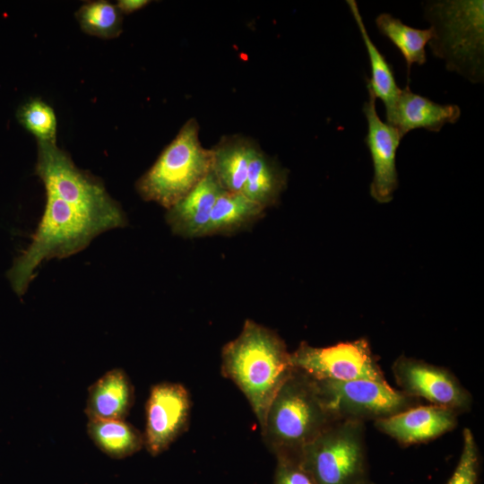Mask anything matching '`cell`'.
I'll use <instances>...</instances> for the list:
<instances>
[{
    "label": "cell",
    "instance_id": "cell-11",
    "mask_svg": "<svg viewBox=\"0 0 484 484\" xmlns=\"http://www.w3.org/2000/svg\"><path fill=\"white\" fill-rule=\"evenodd\" d=\"M367 88L368 99L363 106L367 122L365 143L370 151L374 169L370 194L378 203H385L393 199L398 187L395 158L402 135L395 127L380 119L376 108V99Z\"/></svg>",
    "mask_w": 484,
    "mask_h": 484
},
{
    "label": "cell",
    "instance_id": "cell-26",
    "mask_svg": "<svg viewBox=\"0 0 484 484\" xmlns=\"http://www.w3.org/2000/svg\"><path fill=\"white\" fill-rule=\"evenodd\" d=\"M149 4L147 0H120L117 6L122 13H131L142 9Z\"/></svg>",
    "mask_w": 484,
    "mask_h": 484
},
{
    "label": "cell",
    "instance_id": "cell-18",
    "mask_svg": "<svg viewBox=\"0 0 484 484\" xmlns=\"http://www.w3.org/2000/svg\"><path fill=\"white\" fill-rule=\"evenodd\" d=\"M346 3L360 31L369 57L371 79L366 78L367 87L372 91L376 99L382 100L385 107V116L388 117L394 108L402 89L397 85L391 65L371 40L356 1L347 0Z\"/></svg>",
    "mask_w": 484,
    "mask_h": 484
},
{
    "label": "cell",
    "instance_id": "cell-17",
    "mask_svg": "<svg viewBox=\"0 0 484 484\" xmlns=\"http://www.w3.org/2000/svg\"><path fill=\"white\" fill-rule=\"evenodd\" d=\"M287 171L257 145L248 167L242 193L263 208L274 204L287 184Z\"/></svg>",
    "mask_w": 484,
    "mask_h": 484
},
{
    "label": "cell",
    "instance_id": "cell-24",
    "mask_svg": "<svg viewBox=\"0 0 484 484\" xmlns=\"http://www.w3.org/2000/svg\"><path fill=\"white\" fill-rule=\"evenodd\" d=\"M479 472V454L473 434L462 432V449L458 464L447 484H476Z\"/></svg>",
    "mask_w": 484,
    "mask_h": 484
},
{
    "label": "cell",
    "instance_id": "cell-2",
    "mask_svg": "<svg viewBox=\"0 0 484 484\" xmlns=\"http://www.w3.org/2000/svg\"><path fill=\"white\" fill-rule=\"evenodd\" d=\"M336 420L315 381L294 368L272 400L260 428L276 459L298 460L303 448Z\"/></svg>",
    "mask_w": 484,
    "mask_h": 484
},
{
    "label": "cell",
    "instance_id": "cell-9",
    "mask_svg": "<svg viewBox=\"0 0 484 484\" xmlns=\"http://www.w3.org/2000/svg\"><path fill=\"white\" fill-rule=\"evenodd\" d=\"M191 402L186 388L178 383L162 382L151 388L146 402L144 446L157 456L186 430Z\"/></svg>",
    "mask_w": 484,
    "mask_h": 484
},
{
    "label": "cell",
    "instance_id": "cell-5",
    "mask_svg": "<svg viewBox=\"0 0 484 484\" xmlns=\"http://www.w3.org/2000/svg\"><path fill=\"white\" fill-rule=\"evenodd\" d=\"M298 462L316 484L365 480L363 428L359 420L333 422L306 445Z\"/></svg>",
    "mask_w": 484,
    "mask_h": 484
},
{
    "label": "cell",
    "instance_id": "cell-12",
    "mask_svg": "<svg viewBox=\"0 0 484 484\" xmlns=\"http://www.w3.org/2000/svg\"><path fill=\"white\" fill-rule=\"evenodd\" d=\"M454 411L431 405L407 409L376 419V428L402 444H415L435 438L454 428Z\"/></svg>",
    "mask_w": 484,
    "mask_h": 484
},
{
    "label": "cell",
    "instance_id": "cell-22",
    "mask_svg": "<svg viewBox=\"0 0 484 484\" xmlns=\"http://www.w3.org/2000/svg\"><path fill=\"white\" fill-rule=\"evenodd\" d=\"M75 15L82 30L91 35L111 39L122 30V13L117 4L108 1L88 2Z\"/></svg>",
    "mask_w": 484,
    "mask_h": 484
},
{
    "label": "cell",
    "instance_id": "cell-1",
    "mask_svg": "<svg viewBox=\"0 0 484 484\" xmlns=\"http://www.w3.org/2000/svg\"><path fill=\"white\" fill-rule=\"evenodd\" d=\"M220 369L246 396L261 427L272 400L294 367L280 336L247 319L239 335L222 348Z\"/></svg>",
    "mask_w": 484,
    "mask_h": 484
},
{
    "label": "cell",
    "instance_id": "cell-16",
    "mask_svg": "<svg viewBox=\"0 0 484 484\" xmlns=\"http://www.w3.org/2000/svg\"><path fill=\"white\" fill-rule=\"evenodd\" d=\"M256 146L255 142L246 136L232 134L223 136L211 149V171L223 190L242 192Z\"/></svg>",
    "mask_w": 484,
    "mask_h": 484
},
{
    "label": "cell",
    "instance_id": "cell-20",
    "mask_svg": "<svg viewBox=\"0 0 484 484\" xmlns=\"http://www.w3.org/2000/svg\"><path fill=\"white\" fill-rule=\"evenodd\" d=\"M376 25L379 32L400 50L406 62L408 78L413 64L422 65L426 63L425 47L435 34L432 27L415 29L386 13L376 18Z\"/></svg>",
    "mask_w": 484,
    "mask_h": 484
},
{
    "label": "cell",
    "instance_id": "cell-6",
    "mask_svg": "<svg viewBox=\"0 0 484 484\" xmlns=\"http://www.w3.org/2000/svg\"><path fill=\"white\" fill-rule=\"evenodd\" d=\"M36 174L46 190L114 221L118 228L125 226L123 211L108 195L102 183L76 168L56 142H38Z\"/></svg>",
    "mask_w": 484,
    "mask_h": 484
},
{
    "label": "cell",
    "instance_id": "cell-25",
    "mask_svg": "<svg viewBox=\"0 0 484 484\" xmlns=\"http://www.w3.org/2000/svg\"><path fill=\"white\" fill-rule=\"evenodd\" d=\"M273 484H316L298 460L277 458Z\"/></svg>",
    "mask_w": 484,
    "mask_h": 484
},
{
    "label": "cell",
    "instance_id": "cell-27",
    "mask_svg": "<svg viewBox=\"0 0 484 484\" xmlns=\"http://www.w3.org/2000/svg\"><path fill=\"white\" fill-rule=\"evenodd\" d=\"M359 484H371V483H369L368 481H367V480H365L361 481V482L359 483Z\"/></svg>",
    "mask_w": 484,
    "mask_h": 484
},
{
    "label": "cell",
    "instance_id": "cell-3",
    "mask_svg": "<svg viewBox=\"0 0 484 484\" xmlns=\"http://www.w3.org/2000/svg\"><path fill=\"white\" fill-rule=\"evenodd\" d=\"M212 170V151L199 139V125L188 119L155 163L136 183L140 195L169 209Z\"/></svg>",
    "mask_w": 484,
    "mask_h": 484
},
{
    "label": "cell",
    "instance_id": "cell-13",
    "mask_svg": "<svg viewBox=\"0 0 484 484\" xmlns=\"http://www.w3.org/2000/svg\"><path fill=\"white\" fill-rule=\"evenodd\" d=\"M461 116L455 104H438L414 93L409 85L402 89L386 123L395 127L402 137L413 129L439 132L445 124H454Z\"/></svg>",
    "mask_w": 484,
    "mask_h": 484
},
{
    "label": "cell",
    "instance_id": "cell-21",
    "mask_svg": "<svg viewBox=\"0 0 484 484\" xmlns=\"http://www.w3.org/2000/svg\"><path fill=\"white\" fill-rule=\"evenodd\" d=\"M264 210L242 192L224 190L213 205L206 235L229 233L246 226L258 219Z\"/></svg>",
    "mask_w": 484,
    "mask_h": 484
},
{
    "label": "cell",
    "instance_id": "cell-23",
    "mask_svg": "<svg viewBox=\"0 0 484 484\" xmlns=\"http://www.w3.org/2000/svg\"><path fill=\"white\" fill-rule=\"evenodd\" d=\"M19 123L38 142H56V117L53 108L40 99H31L17 110Z\"/></svg>",
    "mask_w": 484,
    "mask_h": 484
},
{
    "label": "cell",
    "instance_id": "cell-10",
    "mask_svg": "<svg viewBox=\"0 0 484 484\" xmlns=\"http://www.w3.org/2000/svg\"><path fill=\"white\" fill-rule=\"evenodd\" d=\"M393 370L402 392L411 397H420L454 411L471 406L468 391L445 368L401 357L394 362Z\"/></svg>",
    "mask_w": 484,
    "mask_h": 484
},
{
    "label": "cell",
    "instance_id": "cell-14",
    "mask_svg": "<svg viewBox=\"0 0 484 484\" xmlns=\"http://www.w3.org/2000/svg\"><path fill=\"white\" fill-rule=\"evenodd\" d=\"M224 190L212 171L184 198L168 209L172 231L186 238L206 236L213 205Z\"/></svg>",
    "mask_w": 484,
    "mask_h": 484
},
{
    "label": "cell",
    "instance_id": "cell-8",
    "mask_svg": "<svg viewBox=\"0 0 484 484\" xmlns=\"http://www.w3.org/2000/svg\"><path fill=\"white\" fill-rule=\"evenodd\" d=\"M290 361L294 368L315 381L386 382L365 339L321 348L301 342L290 353Z\"/></svg>",
    "mask_w": 484,
    "mask_h": 484
},
{
    "label": "cell",
    "instance_id": "cell-19",
    "mask_svg": "<svg viewBox=\"0 0 484 484\" xmlns=\"http://www.w3.org/2000/svg\"><path fill=\"white\" fill-rule=\"evenodd\" d=\"M87 433L95 445L113 459L133 455L144 446L143 435L125 420H91Z\"/></svg>",
    "mask_w": 484,
    "mask_h": 484
},
{
    "label": "cell",
    "instance_id": "cell-15",
    "mask_svg": "<svg viewBox=\"0 0 484 484\" xmlns=\"http://www.w3.org/2000/svg\"><path fill=\"white\" fill-rule=\"evenodd\" d=\"M134 399V386L127 374L113 368L89 387L84 412L91 420H125Z\"/></svg>",
    "mask_w": 484,
    "mask_h": 484
},
{
    "label": "cell",
    "instance_id": "cell-7",
    "mask_svg": "<svg viewBox=\"0 0 484 484\" xmlns=\"http://www.w3.org/2000/svg\"><path fill=\"white\" fill-rule=\"evenodd\" d=\"M314 381L326 408L336 419H379L405 411L413 403V397L392 388L387 382Z\"/></svg>",
    "mask_w": 484,
    "mask_h": 484
},
{
    "label": "cell",
    "instance_id": "cell-4",
    "mask_svg": "<svg viewBox=\"0 0 484 484\" xmlns=\"http://www.w3.org/2000/svg\"><path fill=\"white\" fill-rule=\"evenodd\" d=\"M426 17L434 37L429 46L445 66L475 82L483 77V1H438Z\"/></svg>",
    "mask_w": 484,
    "mask_h": 484
}]
</instances>
